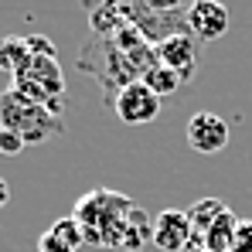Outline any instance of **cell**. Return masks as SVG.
<instances>
[{"label": "cell", "mask_w": 252, "mask_h": 252, "mask_svg": "<svg viewBox=\"0 0 252 252\" xmlns=\"http://www.w3.org/2000/svg\"><path fill=\"white\" fill-rule=\"evenodd\" d=\"M154 65H157L154 48L140 38V31L133 24L120 28L113 38L89 34L82 55H79V68L102 85V102L109 109H113V99L120 95V89H126L129 82H140Z\"/></svg>", "instance_id": "1"}, {"label": "cell", "mask_w": 252, "mask_h": 252, "mask_svg": "<svg viewBox=\"0 0 252 252\" xmlns=\"http://www.w3.org/2000/svg\"><path fill=\"white\" fill-rule=\"evenodd\" d=\"M136 208L126 194L109 191V188H95L85 198H79V205L72 211V218L82 228L85 246L95 249H120L123 246V232L129 221V211Z\"/></svg>", "instance_id": "2"}, {"label": "cell", "mask_w": 252, "mask_h": 252, "mask_svg": "<svg viewBox=\"0 0 252 252\" xmlns=\"http://www.w3.org/2000/svg\"><path fill=\"white\" fill-rule=\"evenodd\" d=\"M0 129L17 133L24 140V147H31V143H44L51 136H62L65 133V123L58 116H51L44 106L24 99L21 92L3 89L0 92Z\"/></svg>", "instance_id": "3"}, {"label": "cell", "mask_w": 252, "mask_h": 252, "mask_svg": "<svg viewBox=\"0 0 252 252\" xmlns=\"http://www.w3.org/2000/svg\"><path fill=\"white\" fill-rule=\"evenodd\" d=\"M123 17L140 31V38L157 48L167 38H177V34H191L188 31V7L177 3V0H150V3H123Z\"/></svg>", "instance_id": "4"}, {"label": "cell", "mask_w": 252, "mask_h": 252, "mask_svg": "<svg viewBox=\"0 0 252 252\" xmlns=\"http://www.w3.org/2000/svg\"><path fill=\"white\" fill-rule=\"evenodd\" d=\"M160 95H154L143 82H129L120 89V95L113 99V113L120 116V123L126 126H147L160 116Z\"/></svg>", "instance_id": "5"}, {"label": "cell", "mask_w": 252, "mask_h": 252, "mask_svg": "<svg viewBox=\"0 0 252 252\" xmlns=\"http://www.w3.org/2000/svg\"><path fill=\"white\" fill-rule=\"evenodd\" d=\"M184 136H188V147L194 150V154H221L225 147H228V123L218 116V113H211V109H201V113H194L188 126H184Z\"/></svg>", "instance_id": "6"}, {"label": "cell", "mask_w": 252, "mask_h": 252, "mask_svg": "<svg viewBox=\"0 0 252 252\" xmlns=\"http://www.w3.org/2000/svg\"><path fill=\"white\" fill-rule=\"evenodd\" d=\"M232 28V17H228V7L225 3H215V0H194L188 7V31L194 41H218L225 38Z\"/></svg>", "instance_id": "7"}, {"label": "cell", "mask_w": 252, "mask_h": 252, "mask_svg": "<svg viewBox=\"0 0 252 252\" xmlns=\"http://www.w3.org/2000/svg\"><path fill=\"white\" fill-rule=\"evenodd\" d=\"M154 55H157V62H160L164 68H170L184 85L194 82V75H198V41H194L191 34H177V38L160 41L154 48Z\"/></svg>", "instance_id": "8"}, {"label": "cell", "mask_w": 252, "mask_h": 252, "mask_svg": "<svg viewBox=\"0 0 252 252\" xmlns=\"http://www.w3.org/2000/svg\"><path fill=\"white\" fill-rule=\"evenodd\" d=\"M191 221H188V211L181 208H164L154 218V246H160L164 252H184L191 242Z\"/></svg>", "instance_id": "9"}, {"label": "cell", "mask_w": 252, "mask_h": 252, "mask_svg": "<svg viewBox=\"0 0 252 252\" xmlns=\"http://www.w3.org/2000/svg\"><path fill=\"white\" fill-rule=\"evenodd\" d=\"M85 246L82 228L79 221L68 215V218H58L41 239H38V252H79Z\"/></svg>", "instance_id": "10"}, {"label": "cell", "mask_w": 252, "mask_h": 252, "mask_svg": "<svg viewBox=\"0 0 252 252\" xmlns=\"http://www.w3.org/2000/svg\"><path fill=\"white\" fill-rule=\"evenodd\" d=\"M235 228H239V218L232 215V208H225L215 221H211V228L198 239V242H201L208 252H228L232 249V239H235ZM191 239H194V235H191Z\"/></svg>", "instance_id": "11"}, {"label": "cell", "mask_w": 252, "mask_h": 252, "mask_svg": "<svg viewBox=\"0 0 252 252\" xmlns=\"http://www.w3.org/2000/svg\"><path fill=\"white\" fill-rule=\"evenodd\" d=\"M31 65V48H28V38H3L0 41V68L14 79V75H21L24 68Z\"/></svg>", "instance_id": "12"}, {"label": "cell", "mask_w": 252, "mask_h": 252, "mask_svg": "<svg viewBox=\"0 0 252 252\" xmlns=\"http://www.w3.org/2000/svg\"><path fill=\"white\" fill-rule=\"evenodd\" d=\"M150 239H154V218L136 205V208L129 211V221H126L123 246H120V249L136 252V249H143V242H150Z\"/></svg>", "instance_id": "13"}, {"label": "cell", "mask_w": 252, "mask_h": 252, "mask_svg": "<svg viewBox=\"0 0 252 252\" xmlns=\"http://www.w3.org/2000/svg\"><path fill=\"white\" fill-rule=\"evenodd\" d=\"M225 208H228V205H225V201H218V198H201V201H194V205L188 208V221H191L194 239H201V235L211 228V221H215Z\"/></svg>", "instance_id": "14"}, {"label": "cell", "mask_w": 252, "mask_h": 252, "mask_svg": "<svg viewBox=\"0 0 252 252\" xmlns=\"http://www.w3.org/2000/svg\"><path fill=\"white\" fill-rule=\"evenodd\" d=\"M140 82L147 85L154 95H160V99H170V95H174V92L184 85L181 79H177V75H174V72H170V68H164L160 62H157V65H154V68H150V72L140 79Z\"/></svg>", "instance_id": "15"}, {"label": "cell", "mask_w": 252, "mask_h": 252, "mask_svg": "<svg viewBox=\"0 0 252 252\" xmlns=\"http://www.w3.org/2000/svg\"><path fill=\"white\" fill-rule=\"evenodd\" d=\"M228 252H252V218H239V228H235Z\"/></svg>", "instance_id": "16"}, {"label": "cell", "mask_w": 252, "mask_h": 252, "mask_svg": "<svg viewBox=\"0 0 252 252\" xmlns=\"http://www.w3.org/2000/svg\"><path fill=\"white\" fill-rule=\"evenodd\" d=\"M21 150H24V140L17 133H10V129H0V154L3 157H17Z\"/></svg>", "instance_id": "17"}, {"label": "cell", "mask_w": 252, "mask_h": 252, "mask_svg": "<svg viewBox=\"0 0 252 252\" xmlns=\"http://www.w3.org/2000/svg\"><path fill=\"white\" fill-rule=\"evenodd\" d=\"M7 201H10V184H7V181L0 177V208H3Z\"/></svg>", "instance_id": "18"}]
</instances>
